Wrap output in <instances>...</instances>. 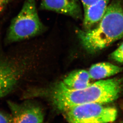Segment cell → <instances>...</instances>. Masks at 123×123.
Wrapping results in <instances>:
<instances>
[{
	"instance_id": "1",
	"label": "cell",
	"mask_w": 123,
	"mask_h": 123,
	"mask_svg": "<svg viewBox=\"0 0 123 123\" xmlns=\"http://www.w3.org/2000/svg\"><path fill=\"white\" fill-rule=\"evenodd\" d=\"M121 88V80L116 78L99 80L76 90L68 89L60 82L54 88L50 98L57 109L65 111L80 105L112 102L118 97Z\"/></svg>"
},
{
	"instance_id": "2",
	"label": "cell",
	"mask_w": 123,
	"mask_h": 123,
	"mask_svg": "<svg viewBox=\"0 0 123 123\" xmlns=\"http://www.w3.org/2000/svg\"><path fill=\"white\" fill-rule=\"evenodd\" d=\"M82 45L90 52H96L123 37V5L115 0L108 5L103 17L89 30H75Z\"/></svg>"
},
{
	"instance_id": "3",
	"label": "cell",
	"mask_w": 123,
	"mask_h": 123,
	"mask_svg": "<svg viewBox=\"0 0 123 123\" xmlns=\"http://www.w3.org/2000/svg\"><path fill=\"white\" fill-rule=\"evenodd\" d=\"M45 29L38 16L36 0H25L19 13L11 23L5 42L12 43L30 38L41 34Z\"/></svg>"
},
{
	"instance_id": "4",
	"label": "cell",
	"mask_w": 123,
	"mask_h": 123,
	"mask_svg": "<svg viewBox=\"0 0 123 123\" xmlns=\"http://www.w3.org/2000/svg\"><path fill=\"white\" fill-rule=\"evenodd\" d=\"M65 111L66 120L70 123L112 122L117 114L116 108L95 103L75 106Z\"/></svg>"
},
{
	"instance_id": "5",
	"label": "cell",
	"mask_w": 123,
	"mask_h": 123,
	"mask_svg": "<svg viewBox=\"0 0 123 123\" xmlns=\"http://www.w3.org/2000/svg\"><path fill=\"white\" fill-rule=\"evenodd\" d=\"M25 63L11 54L0 56V98L16 88L25 72Z\"/></svg>"
},
{
	"instance_id": "6",
	"label": "cell",
	"mask_w": 123,
	"mask_h": 123,
	"mask_svg": "<svg viewBox=\"0 0 123 123\" xmlns=\"http://www.w3.org/2000/svg\"><path fill=\"white\" fill-rule=\"evenodd\" d=\"M13 123H42L44 116L40 107L29 103L8 102Z\"/></svg>"
},
{
	"instance_id": "7",
	"label": "cell",
	"mask_w": 123,
	"mask_h": 123,
	"mask_svg": "<svg viewBox=\"0 0 123 123\" xmlns=\"http://www.w3.org/2000/svg\"><path fill=\"white\" fill-rule=\"evenodd\" d=\"M40 8L82 20L83 15L79 0H42Z\"/></svg>"
},
{
	"instance_id": "8",
	"label": "cell",
	"mask_w": 123,
	"mask_h": 123,
	"mask_svg": "<svg viewBox=\"0 0 123 123\" xmlns=\"http://www.w3.org/2000/svg\"><path fill=\"white\" fill-rule=\"evenodd\" d=\"M109 0H99L84 9L82 20L83 30H90L98 23L106 12Z\"/></svg>"
},
{
	"instance_id": "9",
	"label": "cell",
	"mask_w": 123,
	"mask_h": 123,
	"mask_svg": "<svg viewBox=\"0 0 123 123\" xmlns=\"http://www.w3.org/2000/svg\"><path fill=\"white\" fill-rule=\"evenodd\" d=\"M88 71L84 70L74 71L65 77L62 84L69 89L76 90L82 89L88 87L90 79Z\"/></svg>"
},
{
	"instance_id": "10",
	"label": "cell",
	"mask_w": 123,
	"mask_h": 123,
	"mask_svg": "<svg viewBox=\"0 0 123 123\" xmlns=\"http://www.w3.org/2000/svg\"><path fill=\"white\" fill-rule=\"evenodd\" d=\"M122 70L121 67L110 63L103 62L92 65L88 72L91 79H100L117 74Z\"/></svg>"
},
{
	"instance_id": "11",
	"label": "cell",
	"mask_w": 123,
	"mask_h": 123,
	"mask_svg": "<svg viewBox=\"0 0 123 123\" xmlns=\"http://www.w3.org/2000/svg\"><path fill=\"white\" fill-rule=\"evenodd\" d=\"M111 57L116 62L123 63V42L111 54Z\"/></svg>"
},
{
	"instance_id": "12",
	"label": "cell",
	"mask_w": 123,
	"mask_h": 123,
	"mask_svg": "<svg viewBox=\"0 0 123 123\" xmlns=\"http://www.w3.org/2000/svg\"><path fill=\"white\" fill-rule=\"evenodd\" d=\"M0 123H13L11 114L0 111Z\"/></svg>"
},
{
	"instance_id": "13",
	"label": "cell",
	"mask_w": 123,
	"mask_h": 123,
	"mask_svg": "<svg viewBox=\"0 0 123 123\" xmlns=\"http://www.w3.org/2000/svg\"><path fill=\"white\" fill-rule=\"evenodd\" d=\"M82 4L83 9H85L86 7L91 5H93L97 2L99 0H81Z\"/></svg>"
},
{
	"instance_id": "14",
	"label": "cell",
	"mask_w": 123,
	"mask_h": 123,
	"mask_svg": "<svg viewBox=\"0 0 123 123\" xmlns=\"http://www.w3.org/2000/svg\"><path fill=\"white\" fill-rule=\"evenodd\" d=\"M11 0H0V14Z\"/></svg>"
}]
</instances>
